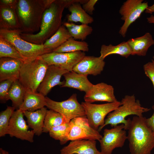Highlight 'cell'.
Masks as SVG:
<instances>
[{
	"instance_id": "obj_27",
	"label": "cell",
	"mask_w": 154,
	"mask_h": 154,
	"mask_svg": "<svg viewBox=\"0 0 154 154\" xmlns=\"http://www.w3.org/2000/svg\"><path fill=\"white\" fill-rule=\"evenodd\" d=\"M26 90L19 80L15 81L8 92L7 100H10L12 106L17 110L19 109L22 104Z\"/></svg>"
},
{
	"instance_id": "obj_32",
	"label": "cell",
	"mask_w": 154,
	"mask_h": 154,
	"mask_svg": "<svg viewBox=\"0 0 154 154\" xmlns=\"http://www.w3.org/2000/svg\"><path fill=\"white\" fill-rule=\"evenodd\" d=\"M70 129V122L66 123L52 128L49 132L50 136L59 140L61 145L66 143V139Z\"/></svg>"
},
{
	"instance_id": "obj_19",
	"label": "cell",
	"mask_w": 154,
	"mask_h": 154,
	"mask_svg": "<svg viewBox=\"0 0 154 154\" xmlns=\"http://www.w3.org/2000/svg\"><path fill=\"white\" fill-rule=\"evenodd\" d=\"M63 76L65 80L61 87L76 89L86 93L93 85L88 79V75L79 74L73 71L65 73Z\"/></svg>"
},
{
	"instance_id": "obj_16",
	"label": "cell",
	"mask_w": 154,
	"mask_h": 154,
	"mask_svg": "<svg viewBox=\"0 0 154 154\" xmlns=\"http://www.w3.org/2000/svg\"><path fill=\"white\" fill-rule=\"evenodd\" d=\"M100 56H85L76 64L72 71L79 74L96 76L104 70L105 62Z\"/></svg>"
},
{
	"instance_id": "obj_31",
	"label": "cell",
	"mask_w": 154,
	"mask_h": 154,
	"mask_svg": "<svg viewBox=\"0 0 154 154\" xmlns=\"http://www.w3.org/2000/svg\"><path fill=\"white\" fill-rule=\"evenodd\" d=\"M66 123L67 122L60 114L52 110H47L44 120L43 132H49L52 128Z\"/></svg>"
},
{
	"instance_id": "obj_37",
	"label": "cell",
	"mask_w": 154,
	"mask_h": 154,
	"mask_svg": "<svg viewBox=\"0 0 154 154\" xmlns=\"http://www.w3.org/2000/svg\"><path fill=\"white\" fill-rule=\"evenodd\" d=\"M18 0H0V4L16 9Z\"/></svg>"
},
{
	"instance_id": "obj_1",
	"label": "cell",
	"mask_w": 154,
	"mask_h": 154,
	"mask_svg": "<svg viewBox=\"0 0 154 154\" xmlns=\"http://www.w3.org/2000/svg\"><path fill=\"white\" fill-rule=\"evenodd\" d=\"M55 0H18L16 11L22 33L40 29L43 13Z\"/></svg>"
},
{
	"instance_id": "obj_2",
	"label": "cell",
	"mask_w": 154,
	"mask_h": 154,
	"mask_svg": "<svg viewBox=\"0 0 154 154\" xmlns=\"http://www.w3.org/2000/svg\"><path fill=\"white\" fill-rule=\"evenodd\" d=\"M66 6L62 0H55L44 11L39 31L35 34L21 33V37L30 42L43 44L62 25L63 11Z\"/></svg>"
},
{
	"instance_id": "obj_14",
	"label": "cell",
	"mask_w": 154,
	"mask_h": 154,
	"mask_svg": "<svg viewBox=\"0 0 154 154\" xmlns=\"http://www.w3.org/2000/svg\"><path fill=\"white\" fill-rule=\"evenodd\" d=\"M84 96L85 102L92 103L94 102H106L108 103L118 101L114 93V89L111 85L101 82L92 85Z\"/></svg>"
},
{
	"instance_id": "obj_30",
	"label": "cell",
	"mask_w": 154,
	"mask_h": 154,
	"mask_svg": "<svg viewBox=\"0 0 154 154\" xmlns=\"http://www.w3.org/2000/svg\"><path fill=\"white\" fill-rule=\"evenodd\" d=\"M3 57L19 59L24 62L27 61L12 44L0 37V58Z\"/></svg>"
},
{
	"instance_id": "obj_12",
	"label": "cell",
	"mask_w": 154,
	"mask_h": 154,
	"mask_svg": "<svg viewBox=\"0 0 154 154\" xmlns=\"http://www.w3.org/2000/svg\"><path fill=\"white\" fill-rule=\"evenodd\" d=\"M85 56L84 52L80 51L67 53L52 52L38 57L48 66L54 65L71 72L75 66Z\"/></svg>"
},
{
	"instance_id": "obj_11",
	"label": "cell",
	"mask_w": 154,
	"mask_h": 154,
	"mask_svg": "<svg viewBox=\"0 0 154 154\" xmlns=\"http://www.w3.org/2000/svg\"><path fill=\"white\" fill-rule=\"evenodd\" d=\"M70 129L66 139L69 141L78 140H93L99 141L102 136L99 132L89 125L86 116L76 117L70 122Z\"/></svg>"
},
{
	"instance_id": "obj_39",
	"label": "cell",
	"mask_w": 154,
	"mask_h": 154,
	"mask_svg": "<svg viewBox=\"0 0 154 154\" xmlns=\"http://www.w3.org/2000/svg\"><path fill=\"white\" fill-rule=\"evenodd\" d=\"M145 11L146 13L150 14L154 13V4L151 6H148Z\"/></svg>"
},
{
	"instance_id": "obj_7",
	"label": "cell",
	"mask_w": 154,
	"mask_h": 154,
	"mask_svg": "<svg viewBox=\"0 0 154 154\" xmlns=\"http://www.w3.org/2000/svg\"><path fill=\"white\" fill-rule=\"evenodd\" d=\"M46 106L61 114L67 123L76 117L86 116L84 108L78 101L76 94L61 102L56 101L48 97H46Z\"/></svg>"
},
{
	"instance_id": "obj_24",
	"label": "cell",
	"mask_w": 154,
	"mask_h": 154,
	"mask_svg": "<svg viewBox=\"0 0 154 154\" xmlns=\"http://www.w3.org/2000/svg\"><path fill=\"white\" fill-rule=\"evenodd\" d=\"M70 14L67 15L68 22H80L82 24L88 25L93 23L94 19L83 9L79 3H73L68 8Z\"/></svg>"
},
{
	"instance_id": "obj_13",
	"label": "cell",
	"mask_w": 154,
	"mask_h": 154,
	"mask_svg": "<svg viewBox=\"0 0 154 154\" xmlns=\"http://www.w3.org/2000/svg\"><path fill=\"white\" fill-rule=\"evenodd\" d=\"M24 116L23 112L19 109L14 112L10 121L8 134L11 137L33 142L35 133L32 130H29Z\"/></svg>"
},
{
	"instance_id": "obj_34",
	"label": "cell",
	"mask_w": 154,
	"mask_h": 154,
	"mask_svg": "<svg viewBox=\"0 0 154 154\" xmlns=\"http://www.w3.org/2000/svg\"><path fill=\"white\" fill-rule=\"evenodd\" d=\"M13 80H5L0 83V99L4 102L7 100V97L10 89L14 82Z\"/></svg>"
},
{
	"instance_id": "obj_17",
	"label": "cell",
	"mask_w": 154,
	"mask_h": 154,
	"mask_svg": "<svg viewBox=\"0 0 154 154\" xmlns=\"http://www.w3.org/2000/svg\"><path fill=\"white\" fill-rule=\"evenodd\" d=\"M96 141L93 140L71 141L60 149V154H101L96 147Z\"/></svg>"
},
{
	"instance_id": "obj_23",
	"label": "cell",
	"mask_w": 154,
	"mask_h": 154,
	"mask_svg": "<svg viewBox=\"0 0 154 154\" xmlns=\"http://www.w3.org/2000/svg\"><path fill=\"white\" fill-rule=\"evenodd\" d=\"M46 105V97L41 93L26 91L23 102L19 109L23 112H33Z\"/></svg>"
},
{
	"instance_id": "obj_5",
	"label": "cell",
	"mask_w": 154,
	"mask_h": 154,
	"mask_svg": "<svg viewBox=\"0 0 154 154\" xmlns=\"http://www.w3.org/2000/svg\"><path fill=\"white\" fill-rule=\"evenodd\" d=\"M48 66L38 57L24 62L20 70L19 80L26 91L37 92Z\"/></svg>"
},
{
	"instance_id": "obj_41",
	"label": "cell",
	"mask_w": 154,
	"mask_h": 154,
	"mask_svg": "<svg viewBox=\"0 0 154 154\" xmlns=\"http://www.w3.org/2000/svg\"><path fill=\"white\" fill-rule=\"evenodd\" d=\"M0 154H9V152L2 148H0Z\"/></svg>"
},
{
	"instance_id": "obj_25",
	"label": "cell",
	"mask_w": 154,
	"mask_h": 154,
	"mask_svg": "<svg viewBox=\"0 0 154 154\" xmlns=\"http://www.w3.org/2000/svg\"><path fill=\"white\" fill-rule=\"evenodd\" d=\"M100 53V56L104 60L107 56L113 54H118L127 58L131 55V51L127 42L123 41L116 45L102 44Z\"/></svg>"
},
{
	"instance_id": "obj_42",
	"label": "cell",
	"mask_w": 154,
	"mask_h": 154,
	"mask_svg": "<svg viewBox=\"0 0 154 154\" xmlns=\"http://www.w3.org/2000/svg\"><path fill=\"white\" fill-rule=\"evenodd\" d=\"M151 61L154 64V56L153 57V58L151 60Z\"/></svg>"
},
{
	"instance_id": "obj_33",
	"label": "cell",
	"mask_w": 154,
	"mask_h": 154,
	"mask_svg": "<svg viewBox=\"0 0 154 154\" xmlns=\"http://www.w3.org/2000/svg\"><path fill=\"white\" fill-rule=\"evenodd\" d=\"M15 109L13 106H8L5 110L1 112L0 137H4L8 134L10 121Z\"/></svg>"
},
{
	"instance_id": "obj_29",
	"label": "cell",
	"mask_w": 154,
	"mask_h": 154,
	"mask_svg": "<svg viewBox=\"0 0 154 154\" xmlns=\"http://www.w3.org/2000/svg\"><path fill=\"white\" fill-rule=\"evenodd\" d=\"M89 45L84 41H78L71 37L60 46L53 50L58 53L73 52L78 51L88 52Z\"/></svg>"
},
{
	"instance_id": "obj_28",
	"label": "cell",
	"mask_w": 154,
	"mask_h": 154,
	"mask_svg": "<svg viewBox=\"0 0 154 154\" xmlns=\"http://www.w3.org/2000/svg\"><path fill=\"white\" fill-rule=\"evenodd\" d=\"M63 25L68 31L72 37L74 39L85 40L93 31L92 27L85 24L77 25L73 23L65 22Z\"/></svg>"
},
{
	"instance_id": "obj_9",
	"label": "cell",
	"mask_w": 154,
	"mask_h": 154,
	"mask_svg": "<svg viewBox=\"0 0 154 154\" xmlns=\"http://www.w3.org/2000/svg\"><path fill=\"white\" fill-rule=\"evenodd\" d=\"M143 1L127 0L121 7L119 12L121 16V20L124 22L119 33L123 37H125L130 26L140 17L149 6L147 2H143Z\"/></svg>"
},
{
	"instance_id": "obj_26",
	"label": "cell",
	"mask_w": 154,
	"mask_h": 154,
	"mask_svg": "<svg viewBox=\"0 0 154 154\" xmlns=\"http://www.w3.org/2000/svg\"><path fill=\"white\" fill-rule=\"evenodd\" d=\"M71 37L67 29L62 25L56 32L44 42L43 45L45 48L53 51Z\"/></svg>"
},
{
	"instance_id": "obj_20",
	"label": "cell",
	"mask_w": 154,
	"mask_h": 154,
	"mask_svg": "<svg viewBox=\"0 0 154 154\" xmlns=\"http://www.w3.org/2000/svg\"><path fill=\"white\" fill-rule=\"evenodd\" d=\"M127 42L131 49V55L140 56H146L149 48L154 44V40L149 32L141 37L130 39Z\"/></svg>"
},
{
	"instance_id": "obj_15",
	"label": "cell",
	"mask_w": 154,
	"mask_h": 154,
	"mask_svg": "<svg viewBox=\"0 0 154 154\" xmlns=\"http://www.w3.org/2000/svg\"><path fill=\"white\" fill-rule=\"evenodd\" d=\"M69 71L54 65L48 66L45 75L37 91L45 96L51 89L56 85L61 86L64 83L61 81L62 76Z\"/></svg>"
},
{
	"instance_id": "obj_35",
	"label": "cell",
	"mask_w": 154,
	"mask_h": 154,
	"mask_svg": "<svg viewBox=\"0 0 154 154\" xmlns=\"http://www.w3.org/2000/svg\"><path fill=\"white\" fill-rule=\"evenodd\" d=\"M143 68L145 75L151 81L154 88V64L149 62L145 64Z\"/></svg>"
},
{
	"instance_id": "obj_10",
	"label": "cell",
	"mask_w": 154,
	"mask_h": 154,
	"mask_svg": "<svg viewBox=\"0 0 154 154\" xmlns=\"http://www.w3.org/2000/svg\"><path fill=\"white\" fill-rule=\"evenodd\" d=\"M123 124L118 125L111 129H104L103 135L99 141L101 154H112L117 148L122 147L127 136Z\"/></svg>"
},
{
	"instance_id": "obj_4",
	"label": "cell",
	"mask_w": 154,
	"mask_h": 154,
	"mask_svg": "<svg viewBox=\"0 0 154 154\" xmlns=\"http://www.w3.org/2000/svg\"><path fill=\"white\" fill-rule=\"evenodd\" d=\"M121 102V105L108 115L104 125L98 129L99 132L109 124L113 127L123 124L125 128L128 122V119H125L127 117L130 115L142 116L143 113L150 110V108L142 106L139 100H136L134 95L125 96Z\"/></svg>"
},
{
	"instance_id": "obj_36",
	"label": "cell",
	"mask_w": 154,
	"mask_h": 154,
	"mask_svg": "<svg viewBox=\"0 0 154 154\" xmlns=\"http://www.w3.org/2000/svg\"><path fill=\"white\" fill-rule=\"evenodd\" d=\"M98 0H89L83 4L82 8L89 15H92L95 10L94 6Z\"/></svg>"
},
{
	"instance_id": "obj_18",
	"label": "cell",
	"mask_w": 154,
	"mask_h": 154,
	"mask_svg": "<svg viewBox=\"0 0 154 154\" xmlns=\"http://www.w3.org/2000/svg\"><path fill=\"white\" fill-rule=\"evenodd\" d=\"M24 62L10 58H0V81L19 80L21 68Z\"/></svg>"
},
{
	"instance_id": "obj_3",
	"label": "cell",
	"mask_w": 154,
	"mask_h": 154,
	"mask_svg": "<svg viewBox=\"0 0 154 154\" xmlns=\"http://www.w3.org/2000/svg\"><path fill=\"white\" fill-rule=\"evenodd\" d=\"M145 117L135 116L128 118L125 128L131 154H151L154 148V135L146 122Z\"/></svg>"
},
{
	"instance_id": "obj_6",
	"label": "cell",
	"mask_w": 154,
	"mask_h": 154,
	"mask_svg": "<svg viewBox=\"0 0 154 154\" xmlns=\"http://www.w3.org/2000/svg\"><path fill=\"white\" fill-rule=\"evenodd\" d=\"M21 33L20 29H0V37L12 44L27 60L52 52L45 48L43 44H35L24 40L21 36Z\"/></svg>"
},
{
	"instance_id": "obj_38",
	"label": "cell",
	"mask_w": 154,
	"mask_h": 154,
	"mask_svg": "<svg viewBox=\"0 0 154 154\" xmlns=\"http://www.w3.org/2000/svg\"><path fill=\"white\" fill-rule=\"evenodd\" d=\"M152 108L154 110V104L152 106ZM145 121L147 125L151 130L154 135V112L151 117L146 118Z\"/></svg>"
},
{
	"instance_id": "obj_21",
	"label": "cell",
	"mask_w": 154,
	"mask_h": 154,
	"mask_svg": "<svg viewBox=\"0 0 154 154\" xmlns=\"http://www.w3.org/2000/svg\"><path fill=\"white\" fill-rule=\"evenodd\" d=\"M47 110L46 108L44 107L33 112H23L27 119L28 125L37 136H40L43 132L44 121Z\"/></svg>"
},
{
	"instance_id": "obj_40",
	"label": "cell",
	"mask_w": 154,
	"mask_h": 154,
	"mask_svg": "<svg viewBox=\"0 0 154 154\" xmlns=\"http://www.w3.org/2000/svg\"><path fill=\"white\" fill-rule=\"evenodd\" d=\"M147 22L149 23L154 24V16L151 15L147 18Z\"/></svg>"
},
{
	"instance_id": "obj_22",
	"label": "cell",
	"mask_w": 154,
	"mask_h": 154,
	"mask_svg": "<svg viewBox=\"0 0 154 154\" xmlns=\"http://www.w3.org/2000/svg\"><path fill=\"white\" fill-rule=\"evenodd\" d=\"M20 28L15 9L0 4V29L14 30Z\"/></svg>"
},
{
	"instance_id": "obj_8",
	"label": "cell",
	"mask_w": 154,
	"mask_h": 154,
	"mask_svg": "<svg viewBox=\"0 0 154 154\" xmlns=\"http://www.w3.org/2000/svg\"><path fill=\"white\" fill-rule=\"evenodd\" d=\"M81 104L84 110L90 125L98 130L104 124L105 118L110 113L121 105V102L96 104L82 102Z\"/></svg>"
}]
</instances>
